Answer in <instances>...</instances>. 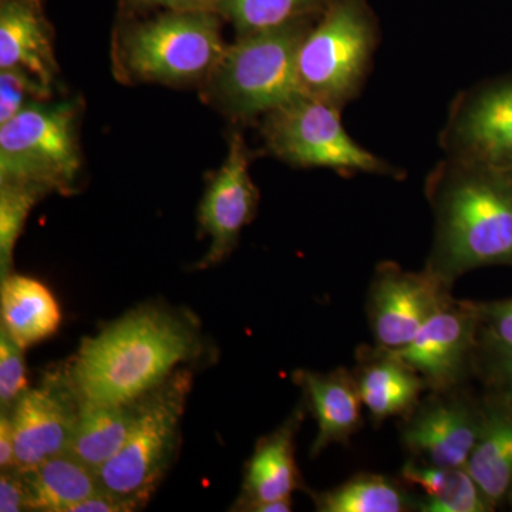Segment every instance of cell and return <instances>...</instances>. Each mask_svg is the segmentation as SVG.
Segmentation results:
<instances>
[{
	"label": "cell",
	"instance_id": "cell-29",
	"mask_svg": "<svg viewBox=\"0 0 512 512\" xmlns=\"http://www.w3.org/2000/svg\"><path fill=\"white\" fill-rule=\"evenodd\" d=\"M474 375L483 380L488 393L512 403V348L480 340Z\"/></svg>",
	"mask_w": 512,
	"mask_h": 512
},
{
	"label": "cell",
	"instance_id": "cell-20",
	"mask_svg": "<svg viewBox=\"0 0 512 512\" xmlns=\"http://www.w3.org/2000/svg\"><path fill=\"white\" fill-rule=\"evenodd\" d=\"M0 313L2 328L23 349L49 339L62 323L55 295L45 284L25 275L10 274L2 279Z\"/></svg>",
	"mask_w": 512,
	"mask_h": 512
},
{
	"label": "cell",
	"instance_id": "cell-24",
	"mask_svg": "<svg viewBox=\"0 0 512 512\" xmlns=\"http://www.w3.org/2000/svg\"><path fill=\"white\" fill-rule=\"evenodd\" d=\"M406 483L376 473H359L348 481L311 493L319 512H409L417 511L419 497Z\"/></svg>",
	"mask_w": 512,
	"mask_h": 512
},
{
	"label": "cell",
	"instance_id": "cell-12",
	"mask_svg": "<svg viewBox=\"0 0 512 512\" xmlns=\"http://www.w3.org/2000/svg\"><path fill=\"white\" fill-rule=\"evenodd\" d=\"M478 346L477 301L451 296L406 348L393 353L423 377L427 392H443L464 386L474 375Z\"/></svg>",
	"mask_w": 512,
	"mask_h": 512
},
{
	"label": "cell",
	"instance_id": "cell-30",
	"mask_svg": "<svg viewBox=\"0 0 512 512\" xmlns=\"http://www.w3.org/2000/svg\"><path fill=\"white\" fill-rule=\"evenodd\" d=\"M480 340L512 348V298L477 302Z\"/></svg>",
	"mask_w": 512,
	"mask_h": 512
},
{
	"label": "cell",
	"instance_id": "cell-1",
	"mask_svg": "<svg viewBox=\"0 0 512 512\" xmlns=\"http://www.w3.org/2000/svg\"><path fill=\"white\" fill-rule=\"evenodd\" d=\"M200 352L187 313L144 305L84 339L66 375L80 402L134 403Z\"/></svg>",
	"mask_w": 512,
	"mask_h": 512
},
{
	"label": "cell",
	"instance_id": "cell-36",
	"mask_svg": "<svg viewBox=\"0 0 512 512\" xmlns=\"http://www.w3.org/2000/svg\"><path fill=\"white\" fill-rule=\"evenodd\" d=\"M510 507L512 508V501H511V503H510Z\"/></svg>",
	"mask_w": 512,
	"mask_h": 512
},
{
	"label": "cell",
	"instance_id": "cell-10",
	"mask_svg": "<svg viewBox=\"0 0 512 512\" xmlns=\"http://www.w3.org/2000/svg\"><path fill=\"white\" fill-rule=\"evenodd\" d=\"M484 423L483 397L464 389L429 392L400 419V440L410 460L427 466L466 467Z\"/></svg>",
	"mask_w": 512,
	"mask_h": 512
},
{
	"label": "cell",
	"instance_id": "cell-3",
	"mask_svg": "<svg viewBox=\"0 0 512 512\" xmlns=\"http://www.w3.org/2000/svg\"><path fill=\"white\" fill-rule=\"evenodd\" d=\"M311 28L303 18L239 36L208 79L212 97L229 116L251 120L302 96L298 56Z\"/></svg>",
	"mask_w": 512,
	"mask_h": 512
},
{
	"label": "cell",
	"instance_id": "cell-15",
	"mask_svg": "<svg viewBox=\"0 0 512 512\" xmlns=\"http://www.w3.org/2000/svg\"><path fill=\"white\" fill-rule=\"evenodd\" d=\"M293 380L301 387L305 404L318 424L311 457H318L333 444L349 446L350 439L363 427L365 407L353 370L345 367L326 373L298 370Z\"/></svg>",
	"mask_w": 512,
	"mask_h": 512
},
{
	"label": "cell",
	"instance_id": "cell-9",
	"mask_svg": "<svg viewBox=\"0 0 512 512\" xmlns=\"http://www.w3.org/2000/svg\"><path fill=\"white\" fill-rule=\"evenodd\" d=\"M440 144L448 158L512 174V73L458 94Z\"/></svg>",
	"mask_w": 512,
	"mask_h": 512
},
{
	"label": "cell",
	"instance_id": "cell-25",
	"mask_svg": "<svg viewBox=\"0 0 512 512\" xmlns=\"http://www.w3.org/2000/svg\"><path fill=\"white\" fill-rule=\"evenodd\" d=\"M328 0H221L218 15L237 28L239 36L281 28L308 18Z\"/></svg>",
	"mask_w": 512,
	"mask_h": 512
},
{
	"label": "cell",
	"instance_id": "cell-34",
	"mask_svg": "<svg viewBox=\"0 0 512 512\" xmlns=\"http://www.w3.org/2000/svg\"><path fill=\"white\" fill-rule=\"evenodd\" d=\"M130 511V508L111 495L101 493L93 495V497L87 498L82 503L74 505L70 512H126Z\"/></svg>",
	"mask_w": 512,
	"mask_h": 512
},
{
	"label": "cell",
	"instance_id": "cell-6",
	"mask_svg": "<svg viewBox=\"0 0 512 512\" xmlns=\"http://www.w3.org/2000/svg\"><path fill=\"white\" fill-rule=\"evenodd\" d=\"M214 12H170L138 23L120 39L123 72L141 82L183 84L208 80L224 56Z\"/></svg>",
	"mask_w": 512,
	"mask_h": 512
},
{
	"label": "cell",
	"instance_id": "cell-5",
	"mask_svg": "<svg viewBox=\"0 0 512 512\" xmlns=\"http://www.w3.org/2000/svg\"><path fill=\"white\" fill-rule=\"evenodd\" d=\"M379 43L362 0H328L298 56L302 94L343 109L362 92Z\"/></svg>",
	"mask_w": 512,
	"mask_h": 512
},
{
	"label": "cell",
	"instance_id": "cell-21",
	"mask_svg": "<svg viewBox=\"0 0 512 512\" xmlns=\"http://www.w3.org/2000/svg\"><path fill=\"white\" fill-rule=\"evenodd\" d=\"M136 416L137 402H80L67 453L97 473L126 444L136 423Z\"/></svg>",
	"mask_w": 512,
	"mask_h": 512
},
{
	"label": "cell",
	"instance_id": "cell-14",
	"mask_svg": "<svg viewBox=\"0 0 512 512\" xmlns=\"http://www.w3.org/2000/svg\"><path fill=\"white\" fill-rule=\"evenodd\" d=\"M251 154L241 134H232L227 158L208 184L198 222L211 239L198 268L220 264L237 245L242 229L254 220L259 191L249 173Z\"/></svg>",
	"mask_w": 512,
	"mask_h": 512
},
{
	"label": "cell",
	"instance_id": "cell-11",
	"mask_svg": "<svg viewBox=\"0 0 512 512\" xmlns=\"http://www.w3.org/2000/svg\"><path fill=\"white\" fill-rule=\"evenodd\" d=\"M451 289L426 266L421 271H406L397 262H380L366 302L373 345L390 352L406 348L453 296Z\"/></svg>",
	"mask_w": 512,
	"mask_h": 512
},
{
	"label": "cell",
	"instance_id": "cell-33",
	"mask_svg": "<svg viewBox=\"0 0 512 512\" xmlns=\"http://www.w3.org/2000/svg\"><path fill=\"white\" fill-rule=\"evenodd\" d=\"M15 436H13V424L10 413L2 410L0 417V467L2 470L15 468Z\"/></svg>",
	"mask_w": 512,
	"mask_h": 512
},
{
	"label": "cell",
	"instance_id": "cell-16",
	"mask_svg": "<svg viewBox=\"0 0 512 512\" xmlns=\"http://www.w3.org/2000/svg\"><path fill=\"white\" fill-rule=\"evenodd\" d=\"M353 375L375 426L407 416L427 392L423 377L412 366L396 353L375 345L357 348Z\"/></svg>",
	"mask_w": 512,
	"mask_h": 512
},
{
	"label": "cell",
	"instance_id": "cell-4",
	"mask_svg": "<svg viewBox=\"0 0 512 512\" xmlns=\"http://www.w3.org/2000/svg\"><path fill=\"white\" fill-rule=\"evenodd\" d=\"M191 384L190 370L178 369L138 399L126 444L97 471L101 490L130 511L146 505L173 461Z\"/></svg>",
	"mask_w": 512,
	"mask_h": 512
},
{
	"label": "cell",
	"instance_id": "cell-7",
	"mask_svg": "<svg viewBox=\"0 0 512 512\" xmlns=\"http://www.w3.org/2000/svg\"><path fill=\"white\" fill-rule=\"evenodd\" d=\"M76 101L35 100L0 124V181L72 192L82 167Z\"/></svg>",
	"mask_w": 512,
	"mask_h": 512
},
{
	"label": "cell",
	"instance_id": "cell-31",
	"mask_svg": "<svg viewBox=\"0 0 512 512\" xmlns=\"http://www.w3.org/2000/svg\"><path fill=\"white\" fill-rule=\"evenodd\" d=\"M0 511H29L28 487L18 468H8L0 474Z\"/></svg>",
	"mask_w": 512,
	"mask_h": 512
},
{
	"label": "cell",
	"instance_id": "cell-17",
	"mask_svg": "<svg viewBox=\"0 0 512 512\" xmlns=\"http://www.w3.org/2000/svg\"><path fill=\"white\" fill-rule=\"evenodd\" d=\"M305 406L296 407L278 429L256 443L234 510L252 512L258 505L292 498L303 488L295 460V437L305 419Z\"/></svg>",
	"mask_w": 512,
	"mask_h": 512
},
{
	"label": "cell",
	"instance_id": "cell-32",
	"mask_svg": "<svg viewBox=\"0 0 512 512\" xmlns=\"http://www.w3.org/2000/svg\"><path fill=\"white\" fill-rule=\"evenodd\" d=\"M143 5L161 6L170 12L218 13L221 0H137Z\"/></svg>",
	"mask_w": 512,
	"mask_h": 512
},
{
	"label": "cell",
	"instance_id": "cell-13",
	"mask_svg": "<svg viewBox=\"0 0 512 512\" xmlns=\"http://www.w3.org/2000/svg\"><path fill=\"white\" fill-rule=\"evenodd\" d=\"M79 407V397L66 370L50 373L42 386L26 390L9 410L15 436V468L30 471L66 453Z\"/></svg>",
	"mask_w": 512,
	"mask_h": 512
},
{
	"label": "cell",
	"instance_id": "cell-35",
	"mask_svg": "<svg viewBox=\"0 0 512 512\" xmlns=\"http://www.w3.org/2000/svg\"><path fill=\"white\" fill-rule=\"evenodd\" d=\"M292 507V498H284V500L258 505L252 512H289L292 511Z\"/></svg>",
	"mask_w": 512,
	"mask_h": 512
},
{
	"label": "cell",
	"instance_id": "cell-19",
	"mask_svg": "<svg viewBox=\"0 0 512 512\" xmlns=\"http://www.w3.org/2000/svg\"><path fill=\"white\" fill-rule=\"evenodd\" d=\"M483 403V430L466 470L495 510L512 501V403L488 392Z\"/></svg>",
	"mask_w": 512,
	"mask_h": 512
},
{
	"label": "cell",
	"instance_id": "cell-27",
	"mask_svg": "<svg viewBox=\"0 0 512 512\" xmlns=\"http://www.w3.org/2000/svg\"><path fill=\"white\" fill-rule=\"evenodd\" d=\"M52 89L22 69H0V124L12 119L26 104L49 100Z\"/></svg>",
	"mask_w": 512,
	"mask_h": 512
},
{
	"label": "cell",
	"instance_id": "cell-18",
	"mask_svg": "<svg viewBox=\"0 0 512 512\" xmlns=\"http://www.w3.org/2000/svg\"><path fill=\"white\" fill-rule=\"evenodd\" d=\"M0 69L25 70L53 90L59 66L40 0L0 2Z\"/></svg>",
	"mask_w": 512,
	"mask_h": 512
},
{
	"label": "cell",
	"instance_id": "cell-28",
	"mask_svg": "<svg viewBox=\"0 0 512 512\" xmlns=\"http://www.w3.org/2000/svg\"><path fill=\"white\" fill-rule=\"evenodd\" d=\"M23 350L5 329L0 328V404L2 410L8 412L28 390Z\"/></svg>",
	"mask_w": 512,
	"mask_h": 512
},
{
	"label": "cell",
	"instance_id": "cell-23",
	"mask_svg": "<svg viewBox=\"0 0 512 512\" xmlns=\"http://www.w3.org/2000/svg\"><path fill=\"white\" fill-rule=\"evenodd\" d=\"M400 480L406 485L419 488L417 511H494L466 467H434L409 460L400 470Z\"/></svg>",
	"mask_w": 512,
	"mask_h": 512
},
{
	"label": "cell",
	"instance_id": "cell-26",
	"mask_svg": "<svg viewBox=\"0 0 512 512\" xmlns=\"http://www.w3.org/2000/svg\"><path fill=\"white\" fill-rule=\"evenodd\" d=\"M50 194L30 181H0V276L12 274L13 251L33 207Z\"/></svg>",
	"mask_w": 512,
	"mask_h": 512
},
{
	"label": "cell",
	"instance_id": "cell-22",
	"mask_svg": "<svg viewBox=\"0 0 512 512\" xmlns=\"http://www.w3.org/2000/svg\"><path fill=\"white\" fill-rule=\"evenodd\" d=\"M22 473L29 511L70 512L74 505L103 491L96 471L67 451Z\"/></svg>",
	"mask_w": 512,
	"mask_h": 512
},
{
	"label": "cell",
	"instance_id": "cell-2",
	"mask_svg": "<svg viewBox=\"0 0 512 512\" xmlns=\"http://www.w3.org/2000/svg\"><path fill=\"white\" fill-rule=\"evenodd\" d=\"M434 237L426 268L453 288L485 266L512 268V174L444 158L426 183Z\"/></svg>",
	"mask_w": 512,
	"mask_h": 512
},
{
	"label": "cell",
	"instance_id": "cell-8",
	"mask_svg": "<svg viewBox=\"0 0 512 512\" xmlns=\"http://www.w3.org/2000/svg\"><path fill=\"white\" fill-rule=\"evenodd\" d=\"M261 131L266 150L293 167L329 168L346 175L403 174L349 136L342 109L305 94L265 114Z\"/></svg>",
	"mask_w": 512,
	"mask_h": 512
}]
</instances>
